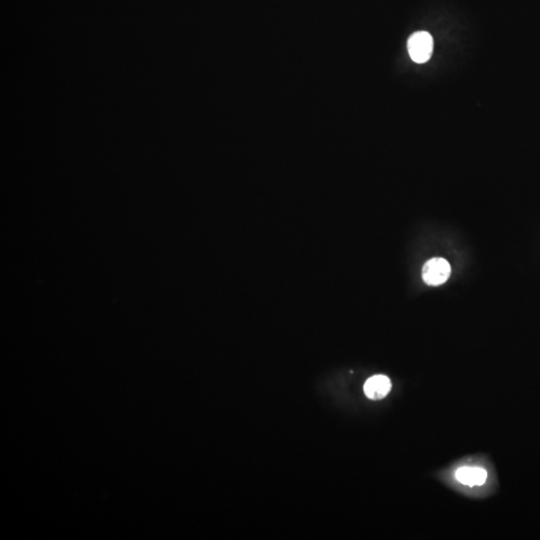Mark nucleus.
Returning a JSON list of instances; mask_svg holds the SVG:
<instances>
[{
	"mask_svg": "<svg viewBox=\"0 0 540 540\" xmlns=\"http://www.w3.org/2000/svg\"><path fill=\"white\" fill-rule=\"evenodd\" d=\"M408 49L411 59L416 63H425L434 52V38L427 32H417L409 37Z\"/></svg>",
	"mask_w": 540,
	"mask_h": 540,
	"instance_id": "1",
	"label": "nucleus"
},
{
	"mask_svg": "<svg viewBox=\"0 0 540 540\" xmlns=\"http://www.w3.org/2000/svg\"><path fill=\"white\" fill-rule=\"evenodd\" d=\"M451 273V264L447 263L446 259L432 258L423 265V282L430 287H439L448 280Z\"/></svg>",
	"mask_w": 540,
	"mask_h": 540,
	"instance_id": "2",
	"label": "nucleus"
},
{
	"mask_svg": "<svg viewBox=\"0 0 540 540\" xmlns=\"http://www.w3.org/2000/svg\"><path fill=\"white\" fill-rule=\"evenodd\" d=\"M391 389V382L385 375H378L368 378L365 384V396L372 401L384 398Z\"/></svg>",
	"mask_w": 540,
	"mask_h": 540,
	"instance_id": "3",
	"label": "nucleus"
},
{
	"mask_svg": "<svg viewBox=\"0 0 540 540\" xmlns=\"http://www.w3.org/2000/svg\"><path fill=\"white\" fill-rule=\"evenodd\" d=\"M456 479L468 486L482 485L487 479V472L480 467H461L456 470Z\"/></svg>",
	"mask_w": 540,
	"mask_h": 540,
	"instance_id": "4",
	"label": "nucleus"
}]
</instances>
